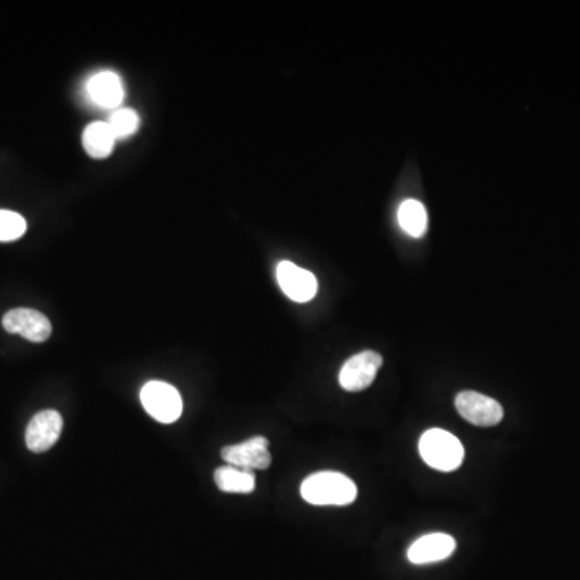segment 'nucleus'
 Listing matches in <instances>:
<instances>
[{"mask_svg":"<svg viewBox=\"0 0 580 580\" xmlns=\"http://www.w3.org/2000/svg\"><path fill=\"white\" fill-rule=\"evenodd\" d=\"M87 96L102 108H120L125 99V86L113 71H99L87 81Z\"/></svg>","mask_w":580,"mask_h":580,"instance_id":"obj_11","label":"nucleus"},{"mask_svg":"<svg viewBox=\"0 0 580 580\" xmlns=\"http://www.w3.org/2000/svg\"><path fill=\"white\" fill-rule=\"evenodd\" d=\"M456 542L452 535L429 534L416 540L408 550V560L413 564H432L447 560L455 551Z\"/></svg>","mask_w":580,"mask_h":580,"instance_id":"obj_10","label":"nucleus"},{"mask_svg":"<svg viewBox=\"0 0 580 580\" xmlns=\"http://www.w3.org/2000/svg\"><path fill=\"white\" fill-rule=\"evenodd\" d=\"M107 125L112 129L116 141L133 136L141 125V118L133 108H116L108 116Z\"/></svg>","mask_w":580,"mask_h":580,"instance_id":"obj_15","label":"nucleus"},{"mask_svg":"<svg viewBox=\"0 0 580 580\" xmlns=\"http://www.w3.org/2000/svg\"><path fill=\"white\" fill-rule=\"evenodd\" d=\"M2 326L10 334H18L25 339L41 344L52 334V324L46 315L33 308H15L5 313Z\"/></svg>","mask_w":580,"mask_h":580,"instance_id":"obj_5","label":"nucleus"},{"mask_svg":"<svg viewBox=\"0 0 580 580\" xmlns=\"http://www.w3.org/2000/svg\"><path fill=\"white\" fill-rule=\"evenodd\" d=\"M270 442L266 437H252L242 444L228 445L223 448L221 458L229 466L247 469V471H257V469H268L271 466V453L268 450Z\"/></svg>","mask_w":580,"mask_h":580,"instance_id":"obj_7","label":"nucleus"},{"mask_svg":"<svg viewBox=\"0 0 580 580\" xmlns=\"http://www.w3.org/2000/svg\"><path fill=\"white\" fill-rule=\"evenodd\" d=\"M63 419L55 410H44L29 421L26 445L34 453H44L57 444L62 434Z\"/></svg>","mask_w":580,"mask_h":580,"instance_id":"obj_8","label":"nucleus"},{"mask_svg":"<svg viewBox=\"0 0 580 580\" xmlns=\"http://www.w3.org/2000/svg\"><path fill=\"white\" fill-rule=\"evenodd\" d=\"M381 366L382 357L379 353L371 352V350L358 353L345 361V365L340 369V386L348 392H361L368 389L376 379L377 371Z\"/></svg>","mask_w":580,"mask_h":580,"instance_id":"obj_6","label":"nucleus"},{"mask_svg":"<svg viewBox=\"0 0 580 580\" xmlns=\"http://www.w3.org/2000/svg\"><path fill=\"white\" fill-rule=\"evenodd\" d=\"M116 137L107 121H94L84 129L83 145L92 158H107L115 149Z\"/></svg>","mask_w":580,"mask_h":580,"instance_id":"obj_12","label":"nucleus"},{"mask_svg":"<svg viewBox=\"0 0 580 580\" xmlns=\"http://www.w3.org/2000/svg\"><path fill=\"white\" fill-rule=\"evenodd\" d=\"M141 402L158 423L171 424L183 415V398L168 382H147L141 390Z\"/></svg>","mask_w":580,"mask_h":580,"instance_id":"obj_3","label":"nucleus"},{"mask_svg":"<svg viewBox=\"0 0 580 580\" xmlns=\"http://www.w3.org/2000/svg\"><path fill=\"white\" fill-rule=\"evenodd\" d=\"M419 453L427 466L452 473L464 460V447L460 439L444 429H429L419 440Z\"/></svg>","mask_w":580,"mask_h":580,"instance_id":"obj_2","label":"nucleus"},{"mask_svg":"<svg viewBox=\"0 0 580 580\" xmlns=\"http://www.w3.org/2000/svg\"><path fill=\"white\" fill-rule=\"evenodd\" d=\"M303 500L316 506H347L357 498V485L342 473L323 471L308 476L300 487Z\"/></svg>","mask_w":580,"mask_h":580,"instance_id":"obj_1","label":"nucleus"},{"mask_svg":"<svg viewBox=\"0 0 580 580\" xmlns=\"http://www.w3.org/2000/svg\"><path fill=\"white\" fill-rule=\"evenodd\" d=\"M278 282L282 292L297 303L310 302L318 290L315 274L294 265L292 261L279 263Z\"/></svg>","mask_w":580,"mask_h":580,"instance_id":"obj_9","label":"nucleus"},{"mask_svg":"<svg viewBox=\"0 0 580 580\" xmlns=\"http://www.w3.org/2000/svg\"><path fill=\"white\" fill-rule=\"evenodd\" d=\"M26 232V220L20 213L0 210V242H13Z\"/></svg>","mask_w":580,"mask_h":580,"instance_id":"obj_16","label":"nucleus"},{"mask_svg":"<svg viewBox=\"0 0 580 580\" xmlns=\"http://www.w3.org/2000/svg\"><path fill=\"white\" fill-rule=\"evenodd\" d=\"M398 223L411 237H423L427 231L426 207L418 200H405L398 208Z\"/></svg>","mask_w":580,"mask_h":580,"instance_id":"obj_14","label":"nucleus"},{"mask_svg":"<svg viewBox=\"0 0 580 580\" xmlns=\"http://www.w3.org/2000/svg\"><path fill=\"white\" fill-rule=\"evenodd\" d=\"M455 406L461 418L474 426L490 427L502 423L505 411L503 406L487 397V395L477 394V392H461L456 395Z\"/></svg>","mask_w":580,"mask_h":580,"instance_id":"obj_4","label":"nucleus"},{"mask_svg":"<svg viewBox=\"0 0 580 580\" xmlns=\"http://www.w3.org/2000/svg\"><path fill=\"white\" fill-rule=\"evenodd\" d=\"M215 482L223 492L252 493L255 490V474L229 464L216 469Z\"/></svg>","mask_w":580,"mask_h":580,"instance_id":"obj_13","label":"nucleus"}]
</instances>
